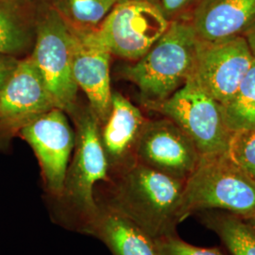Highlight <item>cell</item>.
Instances as JSON below:
<instances>
[{"mask_svg": "<svg viewBox=\"0 0 255 255\" xmlns=\"http://www.w3.org/2000/svg\"><path fill=\"white\" fill-rule=\"evenodd\" d=\"M188 20L203 41L243 35L255 22V0H199Z\"/></svg>", "mask_w": 255, "mask_h": 255, "instance_id": "obj_14", "label": "cell"}, {"mask_svg": "<svg viewBox=\"0 0 255 255\" xmlns=\"http://www.w3.org/2000/svg\"><path fill=\"white\" fill-rule=\"evenodd\" d=\"M198 37L188 19H178L136 62L122 66L119 75L133 83L144 105L166 100L191 77Z\"/></svg>", "mask_w": 255, "mask_h": 255, "instance_id": "obj_3", "label": "cell"}, {"mask_svg": "<svg viewBox=\"0 0 255 255\" xmlns=\"http://www.w3.org/2000/svg\"><path fill=\"white\" fill-rule=\"evenodd\" d=\"M221 109L232 133L255 128V60L235 96Z\"/></svg>", "mask_w": 255, "mask_h": 255, "instance_id": "obj_18", "label": "cell"}, {"mask_svg": "<svg viewBox=\"0 0 255 255\" xmlns=\"http://www.w3.org/2000/svg\"><path fill=\"white\" fill-rule=\"evenodd\" d=\"M146 120L141 110L121 93H112L109 114L99 131L109 178L136 164L137 144Z\"/></svg>", "mask_w": 255, "mask_h": 255, "instance_id": "obj_13", "label": "cell"}, {"mask_svg": "<svg viewBox=\"0 0 255 255\" xmlns=\"http://www.w3.org/2000/svg\"><path fill=\"white\" fill-rule=\"evenodd\" d=\"M57 108L71 116L79 88L72 73V32L52 0H39L36 35L29 54Z\"/></svg>", "mask_w": 255, "mask_h": 255, "instance_id": "obj_5", "label": "cell"}, {"mask_svg": "<svg viewBox=\"0 0 255 255\" xmlns=\"http://www.w3.org/2000/svg\"><path fill=\"white\" fill-rule=\"evenodd\" d=\"M39 0H0V54L31 52L36 35Z\"/></svg>", "mask_w": 255, "mask_h": 255, "instance_id": "obj_16", "label": "cell"}, {"mask_svg": "<svg viewBox=\"0 0 255 255\" xmlns=\"http://www.w3.org/2000/svg\"><path fill=\"white\" fill-rule=\"evenodd\" d=\"M72 32L74 81L88 100V105L100 124L109 114L112 99L110 63L113 55L96 29Z\"/></svg>", "mask_w": 255, "mask_h": 255, "instance_id": "obj_12", "label": "cell"}, {"mask_svg": "<svg viewBox=\"0 0 255 255\" xmlns=\"http://www.w3.org/2000/svg\"><path fill=\"white\" fill-rule=\"evenodd\" d=\"M184 183L136 163L97 184L95 200L132 221L157 240L177 235Z\"/></svg>", "mask_w": 255, "mask_h": 255, "instance_id": "obj_1", "label": "cell"}, {"mask_svg": "<svg viewBox=\"0 0 255 255\" xmlns=\"http://www.w3.org/2000/svg\"><path fill=\"white\" fill-rule=\"evenodd\" d=\"M209 210L225 211L244 219L255 216V181L227 153L201 156L184 183L181 222Z\"/></svg>", "mask_w": 255, "mask_h": 255, "instance_id": "obj_4", "label": "cell"}, {"mask_svg": "<svg viewBox=\"0 0 255 255\" xmlns=\"http://www.w3.org/2000/svg\"><path fill=\"white\" fill-rule=\"evenodd\" d=\"M255 60L243 35L215 41L198 39L189 80L224 105L235 96Z\"/></svg>", "mask_w": 255, "mask_h": 255, "instance_id": "obj_8", "label": "cell"}, {"mask_svg": "<svg viewBox=\"0 0 255 255\" xmlns=\"http://www.w3.org/2000/svg\"><path fill=\"white\" fill-rule=\"evenodd\" d=\"M57 108L29 55L17 66L0 91V147L30 120Z\"/></svg>", "mask_w": 255, "mask_h": 255, "instance_id": "obj_11", "label": "cell"}, {"mask_svg": "<svg viewBox=\"0 0 255 255\" xmlns=\"http://www.w3.org/2000/svg\"><path fill=\"white\" fill-rule=\"evenodd\" d=\"M201 157L191 138L171 119L146 120L137 144V163L185 182Z\"/></svg>", "mask_w": 255, "mask_h": 255, "instance_id": "obj_10", "label": "cell"}, {"mask_svg": "<svg viewBox=\"0 0 255 255\" xmlns=\"http://www.w3.org/2000/svg\"><path fill=\"white\" fill-rule=\"evenodd\" d=\"M145 106L174 121L191 138L201 156L227 153L232 132L221 104L193 81L188 80L166 100Z\"/></svg>", "mask_w": 255, "mask_h": 255, "instance_id": "obj_6", "label": "cell"}, {"mask_svg": "<svg viewBox=\"0 0 255 255\" xmlns=\"http://www.w3.org/2000/svg\"><path fill=\"white\" fill-rule=\"evenodd\" d=\"M227 155L255 181V128L233 132Z\"/></svg>", "mask_w": 255, "mask_h": 255, "instance_id": "obj_20", "label": "cell"}, {"mask_svg": "<svg viewBox=\"0 0 255 255\" xmlns=\"http://www.w3.org/2000/svg\"><path fill=\"white\" fill-rule=\"evenodd\" d=\"M87 236L96 237L113 255H158L154 239L118 212L98 205Z\"/></svg>", "mask_w": 255, "mask_h": 255, "instance_id": "obj_15", "label": "cell"}, {"mask_svg": "<svg viewBox=\"0 0 255 255\" xmlns=\"http://www.w3.org/2000/svg\"><path fill=\"white\" fill-rule=\"evenodd\" d=\"M170 25L155 0H119L96 31L111 54L136 62Z\"/></svg>", "mask_w": 255, "mask_h": 255, "instance_id": "obj_7", "label": "cell"}, {"mask_svg": "<svg viewBox=\"0 0 255 255\" xmlns=\"http://www.w3.org/2000/svg\"><path fill=\"white\" fill-rule=\"evenodd\" d=\"M196 215L204 227L219 237L231 255H255V231L243 218L219 210Z\"/></svg>", "mask_w": 255, "mask_h": 255, "instance_id": "obj_17", "label": "cell"}, {"mask_svg": "<svg viewBox=\"0 0 255 255\" xmlns=\"http://www.w3.org/2000/svg\"><path fill=\"white\" fill-rule=\"evenodd\" d=\"M19 60L20 59L13 56L0 54V91L14 71Z\"/></svg>", "mask_w": 255, "mask_h": 255, "instance_id": "obj_23", "label": "cell"}, {"mask_svg": "<svg viewBox=\"0 0 255 255\" xmlns=\"http://www.w3.org/2000/svg\"><path fill=\"white\" fill-rule=\"evenodd\" d=\"M119 0H52L67 25L79 30L98 28Z\"/></svg>", "mask_w": 255, "mask_h": 255, "instance_id": "obj_19", "label": "cell"}, {"mask_svg": "<svg viewBox=\"0 0 255 255\" xmlns=\"http://www.w3.org/2000/svg\"><path fill=\"white\" fill-rule=\"evenodd\" d=\"M245 220L248 222V224L255 231V216L250 218V219H245Z\"/></svg>", "mask_w": 255, "mask_h": 255, "instance_id": "obj_25", "label": "cell"}, {"mask_svg": "<svg viewBox=\"0 0 255 255\" xmlns=\"http://www.w3.org/2000/svg\"><path fill=\"white\" fill-rule=\"evenodd\" d=\"M36 156L41 169L45 201L63 191L66 171L73 153L75 130L66 113L53 108L30 120L17 132Z\"/></svg>", "mask_w": 255, "mask_h": 255, "instance_id": "obj_9", "label": "cell"}, {"mask_svg": "<svg viewBox=\"0 0 255 255\" xmlns=\"http://www.w3.org/2000/svg\"><path fill=\"white\" fill-rule=\"evenodd\" d=\"M158 255H224L218 248L194 246L180 238L178 235L155 240Z\"/></svg>", "mask_w": 255, "mask_h": 255, "instance_id": "obj_21", "label": "cell"}, {"mask_svg": "<svg viewBox=\"0 0 255 255\" xmlns=\"http://www.w3.org/2000/svg\"><path fill=\"white\" fill-rule=\"evenodd\" d=\"M243 36L245 37L250 49L255 58V22L243 33Z\"/></svg>", "mask_w": 255, "mask_h": 255, "instance_id": "obj_24", "label": "cell"}, {"mask_svg": "<svg viewBox=\"0 0 255 255\" xmlns=\"http://www.w3.org/2000/svg\"><path fill=\"white\" fill-rule=\"evenodd\" d=\"M199 0H155L170 22L178 19H188Z\"/></svg>", "mask_w": 255, "mask_h": 255, "instance_id": "obj_22", "label": "cell"}, {"mask_svg": "<svg viewBox=\"0 0 255 255\" xmlns=\"http://www.w3.org/2000/svg\"><path fill=\"white\" fill-rule=\"evenodd\" d=\"M70 117L75 125V146L63 191L45 203L56 225L87 236L99 210L95 188L108 181V165L100 140V122L89 105H78Z\"/></svg>", "mask_w": 255, "mask_h": 255, "instance_id": "obj_2", "label": "cell"}]
</instances>
